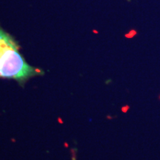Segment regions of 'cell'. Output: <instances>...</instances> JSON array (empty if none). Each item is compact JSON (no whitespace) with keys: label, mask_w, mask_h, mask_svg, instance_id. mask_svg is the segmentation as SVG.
I'll use <instances>...</instances> for the list:
<instances>
[{"label":"cell","mask_w":160,"mask_h":160,"mask_svg":"<svg viewBox=\"0 0 160 160\" xmlns=\"http://www.w3.org/2000/svg\"><path fill=\"white\" fill-rule=\"evenodd\" d=\"M42 73L41 70L26 62L15 40L0 28V78L23 83Z\"/></svg>","instance_id":"6da1fadb"},{"label":"cell","mask_w":160,"mask_h":160,"mask_svg":"<svg viewBox=\"0 0 160 160\" xmlns=\"http://www.w3.org/2000/svg\"><path fill=\"white\" fill-rule=\"evenodd\" d=\"M128 1H130V0H128Z\"/></svg>","instance_id":"7a4b0ae2"}]
</instances>
